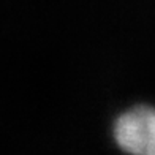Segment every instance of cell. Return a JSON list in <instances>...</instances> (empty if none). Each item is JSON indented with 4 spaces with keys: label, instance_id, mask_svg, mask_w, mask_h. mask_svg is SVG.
Instances as JSON below:
<instances>
[{
    "label": "cell",
    "instance_id": "obj_1",
    "mask_svg": "<svg viewBox=\"0 0 155 155\" xmlns=\"http://www.w3.org/2000/svg\"><path fill=\"white\" fill-rule=\"evenodd\" d=\"M112 135L124 152L155 155V108L136 104L127 109L116 119Z\"/></svg>",
    "mask_w": 155,
    "mask_h": 155
}]
</instances>
